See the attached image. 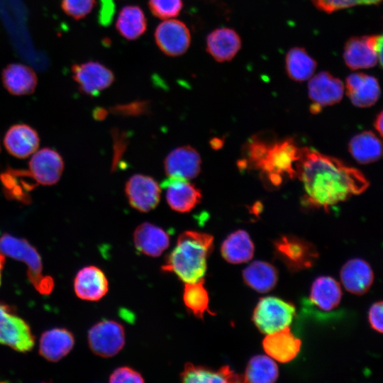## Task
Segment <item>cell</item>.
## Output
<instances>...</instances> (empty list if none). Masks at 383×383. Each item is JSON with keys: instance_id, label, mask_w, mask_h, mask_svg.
<instances>
[{"instance_id": "obj_1", "label": "cell", "mask_w": 383, "mask_h": 383, "mask_svg": "<svg viewBox=\"0 0 383 383\" xmlns=\"http://www.w3.org/2000/svg\"><path fill=\"white\" fill-rule=\"evenodd\" d=\"M296 171L304 185L305 203L326 211L362 193L370 184L358 170L308 147L300 148Z\"/></svg>"}, {"instance_id": "obj_2", "label": "cell", "mask_w": 383, "mask_h": 383, "mask_svg": "<svg viewBox=\"0 0 383 383\" xmlns=\"http://www.w3.org/2000/svg\"><path fill=\"white\" fill-rule=\"evenodd\" d=\"M299 154L300 148L292 138L267 140L255 135L245 145L244 157L238 164L242 170H257L265 184L277 187L284 179L296 177Z\"/></svg>"}, {"instance_id": "obj_3", "label": "cell", "mask_w": 383, "mask_h": 383, "mask_svg": "<svg viewBox=\"0 0 383 383\" xmlns=\"http://www.w3.org/2000/svg\"><path fill=\"white\" fill-rule=\"evenodd\" d=\"M213 247L211 235L194 231H184L179 235L174 248L166 257L161 269L174 273L184 283L199 281L206 274L207 258Z\"/></svg>"}, {"instance_id": "obj_4", "label": "cell", "mask_w": 383, "mask_h": 383, "mask_svg": "<svg viewBox=\"0 0 383 383\" xmlns=\"http://www.w3.org/2000/svg\"><path fill=\"white\" fill-rule=\"evenodd\" d=\"M0 251L13 259L23 262L28 267V277L35 289L42 294H50L54 287V281L50 276L43 274L40 255L26 240L3 234L0 237Z\"/></svg>"}, {"instance_id": "obj_5", "label": "cell", "mask_w": 383, "mask_h": 383, "mask_svg": "<svg viewBox=\"0 0 383 383\" xmlns=\"http://www.w3.org/2000/svg\"><path fill=\"white\" fill-rule=\"evenodd\" d=\"M295 314V307L274 296L261 298L252 314V321L258 330L265 334L282 330L290 325Z\"/></svg>"}, {"instance_id": "obj_6", "label": "cell", "mask_w": 383, "mask_h": 383, "mask_svg": "<svg viewBox=\"0 0 383 383\" xmlns=\"http://www.w3.org/2000/svg\"><path fill=\"white\" fill-rule=\"evenodd\" d=\"M382 47L381 35L352 37L344 45V62L352 70L382 65Z\"/></svg>"}, {"instance_id": "obj_7", "label": "cell", "mask_w": 383, "mask_h": 383, "mask_svg": "<svg viewBox=\"0 0 383 383\" xmlns=\"http://www.w3.org/2000/svg\"><path fill=\"white\" fill-rule=\"evenodd\" d=\"M274 248L275 257L291 272L311 267L318 255L310 242L293 235L281 236L274 242Z\"/></svg>"}, {"instance_id": "obj_8", "label": "cell", "mask_w": 383, "mask_h": 383, "mask_svg": "<svg viewBox=\"0 0 383 383\" xmlns=\"http://www.w3.org/2000/svg\"><path fill=\"white\" fill-rule=\"evenodd\" d=\"M0 343L26 353L33 349L35 337L28 324L9 305L0 303Z\"/></svg>"}, {"instance_id": "obj_9", "label": "cell", "mask_w": 383, "mask_h": 383, "mask_svg": "<svg viewBox=\"0 0 383 383\" xmlns=\"http://www.w3.org/2000/svg\"><path fill=\"white\" fill-rule=\"evenodd\" d=\"M88 343L91 351L102 357L118 354L125 345L123 326L112 320H104L94 324L88 332Z\"/></svg>"}, {"instance_id": "obj_10", "label": "cell", "mask_w": 383, "mask_h": 383, "mask_svg": "<svg viewBox=\"0 0 383 383\" xmlns=\"http://www.w3.org/2000/svg\"><path fill=\"white\" fill-rule=\"evenodd\" d=\"M72 78L83 94L96 96L109 87L114 81L113 72L96 61H89L72 66Z\"/></svg>"}, {"instance_id": "obj_11", "label": "cell", "mask_w": 383, "mask_h": 383, "mask_svg": "<svg viewBox=\"0 0 383 383\" xmlns=\"http://www.w3.org/2000/svg\"><path fill=\"white\" fill-rule=\"evenodd\" d=\"M157 47L165 55L179 56L187 52L191 43L189 28L181 21L170 18L162 21L155 31Z\"/></svg>"}, {"instance_id": "obj_12", "label": "cell", "mask_w": 383, "mask_h": 383, "mask_svg": "<svg viewBox=\"0 0 383 383\" xmlns=\"http://www.w3.org/2000/svg\"><path fill=\"white\" fill-rule=\"evenodd\" d=\"M28 174L37 184H56L63 172L64 162L55 150L45 148L35 152L28 164Z\"/></svg>"}, {"instance_id": "obj_13", "label": "cell", "mask_w": 383, "mask_h": 383, "mask_svg": "<svg viewBox=\"0 0 383 383\" xmlns=\"http://www.w3.org/2000/svg\"><path fill=\"white\" fill-rule=\"evenodd\" d=\"M125 192L130 205L140 212L152 210L160 201V186L147 175H133L126 184Z\"/></svg>"}, {"instance_id": "obj_14", "label": "cell", "mask_w": 383, "mask_h": 383, "mask_svg": "<svg viewBox=\"0 0 383 383\" xmlns=\"http://www.w3.org/2000/svg\"><path fill=\"white\" fill-rule=\"evenodd\" d=\"M201 163L199 152L192 146L186 145L170 152L165 160L164 166L170 177L188 180L199 174Z\"/></svg>"}, {"instance_id": "obj_15", "label": "cell", "mask_w": 383, "mask_h": 383, "mask_svg": "<svg viewBox=\"0 0 383 383\" xmlns=\"http://www.w3.org/2000/svg\"><path fill=\"white\" fill-rule=\"evenodd\" d=\"M343 93L344 84L342 81L328 72H320L309 79V96L314 104L320 107L338 103Z\"/></svg>"}, {"instance_id": "obj_16", "label": "cell", "mask_w": 383, "mask_h": 383, "mask_svg": "<svg viewBox=\"0 0 383 383\" xmlns=\"http://www.w3.org/2000/svg\"><path fill=\"white\" fill-rule=\"evenodd\" d=\"M162 186L168 205L177 212H189L201 201L200 189L187 180L170 177Z\"/></svg>"}, {"instance_id": "obj_17", "label": "cell", "mask_w": 383, "mask_h": 383, "mask_svg": "<svg viewBox=\"0 0 383 383\" xmlns=\"http://www.w3.org/2000/svg\"><path fill=\"white\" fill-rule=\"evenodd\" d=\"M345 87L353 104L361 108L374 105L381 94L377 79L362 72L350 74L346 78Z\"/></svg>"}, {"instance_id": "obj_18", "label": "cell", "mask_w": 383, "mask_h": 383, "mask_svg": "<svg viewBox=\"0 0 383 383\" xmlns=\"http://www.w3.org/2000/svg\"><path fill=\"white\" fill-rule=\"evenodd\" d=\"M74 290L77 296L82 300L99 301L108 292V279L99 267L87 266L77 273L74 280Z\"/></svg>"}, {"instance_id": "obj_19", "label": "cell", "mask_w": 383, "mask_h": 383, "mask_svg": "<svg viewBox=\"0 0 383 383\" xmlns=\"http://www.w3.org/2000/svg\"><path fill=\"white\" fill-rule=\"evenodd\" d=\"M241 39L233 28H218L206 38V50L217 62L231 61L241 48Z\"/></svg>"}, {"instance_id": "obj_20", "label": "cell", "mask_w": 383, "mask_h": 383, "mask_svg": "<svg viewBox=\"0 0 383 383\" xmlns=\"http://www.w3.org/2000/svg\"><path fill=\"white\" fill-rule=\"evenodd\" d=\"M301 340L294 337L287 327L267 334L262 341L265 353L279 362L285 363L294 359L301 348Z\"/></svg>"}, {"instance_id": "obj_21", "label": "cell", "mask_w": 383, "mask_h": 383, "mask_svg": "<svg viewBox=\"0 0 383 383\" xmlns=\"http://www.w3.org/2000/svg\"><path fill=\"white\" fill-rule=\"evenodd\" d=\"M133 243L139 252L155 257L160 256L169 247L170 236L162 228L145 222L135 228Z\"/></svg>"}, {"instance_id": "obj_22", "label": "cell", "mask_w": 383, "mask_h": 383, "mask_svg": "<svg viewBox=\"0 0 383 383\" xmlns=\"http://www.w3.org/2000/svg\"><path fill=\"white\" fill-rule=\"evenodd\" d=\"M4 143L9 154L22 159L36 152L40 139L35 130L30 126L16 124L7 131Z\"/></svg>"}, {"instance_id": "obj_23", "label": "cell", "mask_w": 383, "mask_h": 383, "mask_svg": "<svg viewBox=\"0 0 383 383\" xmlns=\"http://www.w3.org/2000/svg\"><path fill=\"white\" fill-rule=\"evenodd\" d=\"M340 275L345 289L357 295L366 293L374 279L373 271L370 265L359 258L348 260L341 268Z\"/></svg>"}, {"instance_id": "obj_24", "label": "cell", "mask_w": 383, "mask_h": 383, "mask_svg": "<svg viewBox=\"0 0 383 383\" xmlns=\"http://www.w3.org/2000/svg\"><path fill=\"white\" fill-rule=\"evenodd\" d=\"M1 79L5 89L16 96L33 94L38 83L33 70L21 63L9 64L2 71Z\"/></svg>"}, {"instance_id": "obj_25", "label": "cell", "mask_w": 383, "mask_h": 383, "mask_svg": "<svg viewBox=\"0 0 383 383\" xmlns=\"http://www.w3.org/2000/svg\"><path fill=\"white\" fill-rule=\"evenodd\" d=\"M74 344V335L70 331L63 328H55L41 335L39 353L45 360L57 362L71 351Z\"/></svg>"}, {"instance_id": "obj_26", "label": "cell", "mask_w": 383, "mask_h": 383, "mask_svg": "<svg viewBox=\"0 0 383 383\" xmlns=\"http://www.w3.org/2000/svg\"><path fill=\"white\" fill-rule=\"evenodd\" d=\"M183 382H241L243 375L235 374L228 366H223L218 370L206 367L195 365L187 362L180 374Z\"/></svg>"}, {"instance_id": "obj_27", "label": "cell", "mask_w": 383, "mask_h": 383, "mask_svg": "<svg viewBox=\"0 0 383 383\" xmlns=\"http://www.w3.org/2000/svg\"><path fill=\"white\" fill-rule=\"evenodd\" d=\"M254 245L249 234L238 230L231 233L222 243L221 255L231 264H240L252 259L254 255Z\"/></svg>"}, {"instance_id": "obj_28", "label": "cell", "mask_w": 383, "mask_h": 383, "mask_svg": "<svg viewBox=\"0 0 383 383\" xmlns=\"http://www.w3.org/2000/svg\"><path fill=\"white\" fill-rule=\"evenodd\" d=\"M245 283L260 293L272 290L278 280L276 268L271 264L263 261H254L248 265L243 272Z\"/></svg>"}, {"instance_id": "obj_29", "label": "cell", "mask_w": 383, "mask_h": 383, "mask_svg": "<svg viewBox=\"0 0 383 383\" xmlns=\"http://www.w3.org/2000/svg\"><path fill=\"white\" fill-rule=\"evenodd\" d=\"M341 296L342 292L339 283L331 277H319L311 285V300L323 311H331L337 307Z\"/></svg>"}, {"instance_id": "obj_30", "label": "cell", "mask_w": 383, "mask_h": 383, "mask_svg": "<svg viewBox=\"0 0 383 383\" xmlns=\"http://www.w3.org/2000/svg\"><path fill=\"white\" fill-rule=\"evenodd\" d=\"M116 28L127 40L140 37L147 29V19L141 8L135 5L123 7L117 17Z\"/></svg>"}, {"instance_id": "obj_31", "label": "cell", "mask_w": 383, "mask_h": 383, "mask_svg": "<svg viewBox=\"0 0 383 383\" xmlns=\"http://www.w3.org/2000/svg\"><path fill=\"white\" fill-rule=\"evenodd\" d=\"M316 67V60L304 48H292L287 53V74L295 82H301L309 79L313 75Z\"/></svg>"}, {"instance_id": "obj_32", "label": "cell", "mask_w": 383, "mask_h": 383, "mask_svg": "<svg viewBox=\"0 0 383 383\" xmlns=\"http://www.w3.org/2000/svg\"><path fill=\"white\" fill-rule=\"evenodd\" d=\"M349 151L359 163L374 162L382 156V143L372 132L364 131L350 140Z\"/></svg>"}, {"instance_id": "obj_33", "label": "cell", "mask_w": 383, "mask_h": 383, "mask_svg": "<svg viewBox=\"0 0 383 383\" xmlns=\"http://www.w3.org/2000/svg\"><path fill=\"white\" fill-rule=\"evenodd\" d=\"M278 367L274 360L266 355H255L248 362L243 382L272 383L278 377Z\"/></svg>"}, {"instance_id": "obj_34", "label": "cell", "mask_w": 383, "mask_h": 383, "mask_svg": "<svg viewBox=\"0 0 383 383\" xmlns=\"http://www.w3.org/2000/svg\"><path fill=\"white\" fill-rule=\"evenodd\" d=\"M183 301L186 307L197 318L203 319L204 313L209 310V297L204 287V279L191 283H184Z\"/></svg>"}, {"instance_id": "obj_35", "label": "cell", "mask_w": 383, "mask_h": 383, "mask_svg": "<svg viewBox=\"0 0 383 383\" xmlns=\"http://www.w3.org/2000/svg\"><path fill=\"white\" fill-rule=\"evenodd\" d=\"M148 6L152 13L162 20L174 18L181 12L182 0H149Z\"/></svg>"}, {"instance_id": "obj_36", "label": "cell", "mask_w": 383, "mask_h": 383, "mask_svg": "<svg viewBox=\"0 0 383 383\" xmlns=\"http://www.w3.org/2000/svg\"><path fill=\"white\" fill-rule=\"evenodd\" d=\"M96 4V0H62L61 8L67 16L79 20L87 16Z\"/></svg>"}, {"instance_id": "obj_37", "label": "cell", "mask_w": 383, "mask_h": 383, "mask_svg": "<svg viewBox=\"0 0 383 383\" xmlns=\"http://www.w3.org/2000/svg\"><path fill=\"white\" fill-rule=\"evenodd\" d=\"M109 382H144L143 376L136 370L129 367H120L116 368L110 375Z\"/></svg>"}, {"instance_id": "obj_38", "label": "cell", "mask_w": 383, "mask_h": 383, "mask_svg": "<svg viewBox=\"0 0 383 383\" xmlns=\"http://www.w3.org/2000/svg\"><path fill=\"white\" fill-rule=\"evenodd\" d=\"M319 10L328 13L353 7L357 4V0H310Z\"/></svg>"}, {"instance_id": "obj_39", "label": "cell", "mask_w": 383, "mask_h": 383, "mask_svg": "<svg viewBox=\"0 0 383 383\" xmlns=\"http://www.w3.org/2000/svg\"><path fill=\"white\" fill-rule=\"evenodd\" d=\"M100 8L98 20L102 26H109L116 12V6L113 0H99Z\"/></svg>"}, {"instance_id": "obj_40", "label": "cell", "mask_w": 383, "mask_h": 383, "mask_svg": "<svg viewBox=\"0 0 383 383\" xmlns=\"http://www.w3.org/2000/svg\"><path fill=\"white\" fill-rule=\"evenodd\" d=\"M146 101H134L127 104L117 105L113 107V112L120 115H140L145 113L148 109Z\"/></svg>"}, {"instance_id": "obj_41", "label": "cell", "mask_w": 383, "mask_h": 383, "mask_svg": "<svg viewBox=\"0 0 383 383\" xmlns=\"http://www.w3.org/2000/svg\"><path fill=\"white\" fill-rule=\"evenodd\" d=\"M382 310V302L379 301L370 307L368 313V319L372 328L379 333H382L383 328Z\"/></svg>"}, {"instance_id": "obj_42", "label": "cell", "mask_w": 383, "mask_h": 383, "mask_svg": "<svg viewBox=\"0 0 383 383\" xmlns=\"http://www.w3.org/2000/svg\"><path fill=\"white\" fill-rule=\"evenodd\" d=\"M382 111H381L376 118V120L374 121V127L377 129V131L379 132V135H382Z\"/></svg>"}, {"instance_id": "obj_43", "label": "cell", "mask_w": 383, "mask_h": 383, "mask_svg": "<svg viewBox=\"0 0 383 383\" xmlns=\"http://www.w3.org/2000/svg\"><path fill=\"white\" fill-rule=\"evenodd\" d=\"M94 117L98 120L103 119L106 116V111L101 108H97L94 110Z\"/></svg>"}, {"instance_id": "obj_44", "label": "cell", "mask_w": 383, "mask_h": 383, "mask_svg": "<svg viewBox=\"0 0 383 383\" xmlns=\"http://www.w3.org/2000/svg\"><path fill=\"white\" fill-rule=\"evenodd\" d=\"M357 4L365 5H377L382 2V0H357Z\"/></svg>"}, {"instance_id": "obj_45", "label": "cell", "mask_w": 383, "mask_h": 383, "mask_svg": "<svg viewBox=\"0 0 383 383\" xmlns=\"http://www.w3.org/2000/svg\"><path fill=\"white\" fill-rule=\"evenodd\" d=\"M5 261H6L5 255L0 251V285H1V272L4 269Z\"/></svg>"}, {"instance_id": "obj_46", "label": "cell", "mask_w": 383, "mask_h": 383, "mask_svg": "<svg viewBox=\"0 0 383 383\" xmlns=\"http://www.w3.org/2000/svg\"><path fill=\"white\" fill-rule=\"evenodd\" d=\"M223 143L220 139H213L211 145L213 148H219L222 145Z\"/></svg>"}, {"instance_id": "obj_47", "label": "cell", "mask_w": 383, "mask_h": 383, "mask_svg": "<svg viewBox=\"0 0 383 383\" xmlns=\"http://www.w3.org/2000/svg\"><path fill=\"white\" fill-rule=\"evenodd\" d=\"M0 149H1V148H0Z\"/></svg>"}]
</instances>
